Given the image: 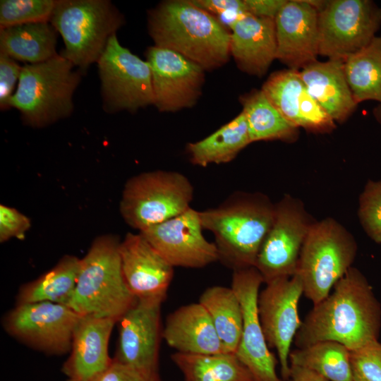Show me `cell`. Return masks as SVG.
I'll return each instance as SVG.
<instances>
[{"label":"cell","instance_id":"cell-1","mask_svg":"<svg viewBox=\"0 0 381 381\" xmlns=\"http://www.w3.org/2000/svg\"><path fill=\"white\" fill-rule=\"evenodd\" d=\"M381 305L365 276L351 267L332 291L314 304L296 333L297 349L332 341L355 350L378 340Z\"/></svg>","mask_w":381,"mask_h":381},{"label":"cell","instance_id":"cell-2","mask_svg":"<svg viewBox=\"0 0 381 381\" xmlns=\"http://www.w3.org/2000/svg\"><path fill=\"white\" fill-rule=\"evenodd\" d=\"M274 204L262 193L238 190L218 206L199 211L203 229L214 235L219 261L233 271L255 267Z\"/></svg>","mask_w":381,"mask_h":381},{"label":"cell","instance_id":"cell-3","mask_svg":"<svg viewBox=\"0 0 381 381\" xmlns=\"http://www.w3.org/2000/svg\"><path fill=\"white\" fill-rule=\"evenodd\" d=\"M155 45L173 50L210 71L229 59L231 33L192 0L163 1L148 14Z\"/></svg>","mask_w":381,"mask_h":381},{"label":"cell","instance_id":"cell-4","mask_svg":"<svg viewBox=\"0 0 381 381\" xmlns=\"http://www.w3.org/2000/svg\"><path fill=\"white\" fill-rule=\"evenodd\" d=\"M120 242L115 235L97 236L80 259L76 286L66 305L77 313L119 322L135 303L123 277Z\"/></svg>","mask_w":381,"mask_h":381},{"label":"cell","instance_id":"cell-5","mask_svg":"<svg viewBox=\"0 0 381 381\" xmlns=\"http://www.w3.org/2000/svg\"><path fill=\"white\" fill-rule=\"evenodd\" d=\"M74 67L60 54L44 62L24 65L11 108L18 109L25 123L35 128L68 116L82 75Z\"/></svg>","mask_w":381,"mask_h":381},{"label":"cell","instance_id":"cell-6","mask_svg":"<svg viewBox=\"0 0 381 381\" xmlns=\"http://www.w3.org/2000/svg\"><path fill=\"white\" fill-rule=\"evenodd\" d=\"M123 21L107 0H57L49 20L64 40L59 54L81 72L97 63Z\"/></svg>","mask_w":381,"mask_h":381},{"label":"cell","instance_id":"cell-7","mask_svg":"<svg viewBox=\"0 0 381 381\" xmlns=\"http://www.w3.org/2000/svg\"><path fill=\"white\" fill-rule=\"evenodd\" d=\"M357 250L354 236L337 220L325 217L315 221L303 242L296 273L303 294L313 305L327 296L353 267Z\"/></svg>","mask_w":381,"mask_h":381},{"label":"cell","instance_id":"cell-8","mask_svg":"<svg viewBox=\"0 0 381 381\" xmlns=\"http://www.w3.org/2000/svg\"><path fill=\"white\" fill-rule=\"evenodd\" d=\"M193 198V186L174 171L143 172L129 179L120 201V212L131 227L143 231L183 213Z\"/></svg>","mask_w":381,"mask_h":381},{"label":"cell","instance_id":"cell-9","mask_svg":"<svg viewBox=\"0 0 381 381\" xmlns=\"http://www.w3.org/2000/svg\"><path fill=\"white\" fill-rule=\"evenodd\" d=\"M318 25L319 55L344 62L377 36L381 8L370 0L327 1Z\"/></svg>","mask_w":381,"mask_h":381},{"label":"cell","instance_id":"cell-10","mask_svg":"<svg viewBox=\"0 0 381 381\" xmlns=\"http://www.w3.org/2000/svg\"><path fill=\"white\" fill-rule=\"evenodd\" d=\"M314 222L303 202L291 195L274 204L273 222L255 264L264 283L296 273L303 242Z\"/></svg>","mask_w":381,"mask_h":381},{"label":"cell","instance_id":"cell-11","mask_svg":"<svg viewBox=\"0 0 381 381\" xmlns=\"http://www.w3.org/2000/svg\"><path fill=\"white\" fill-rule=\"evenodd\" d=\"M97 65L104 111L133 112L154 104L148 63L121 45L116 34L109 40Z\"/></svg>","mask_w":381,"mask_h":381},{"label":"cell","instance_id":"cell-12","mask_svg":"<svg viewBox=\"0 0 381 381\" xmlns=\"http://www.w3.org/2000/svg\"><path fill=\"white\" fill-rule=\"evenodd\" d=\"M81 315L68 306L48 301L16 305L2 319L6 332L26 346L47 355L71 351Z\"/></svg>","mask_w":381,"mask_h":381},{"label":"cell","instance_id":"cell-13","mask_svg":"<svg viewBox=\"0 0 381 381\" xmlns=\"http://www.w3.org/2000/svg\"><path fill=\"white\" fill-rule=\"evenodd\" d=\"M265 284L258 298L259 317L269 347L277 351L282 379L288 380L291 346L302 323L298 313L302 282L295 274Z\"/></svg>","mask_w":381,"mask_h":381},{"label":"cell","instance_id":"cell-14","mask_svg":"<svg viewBox=\"0 0 381 381\" xmlns=\"http://www.w3.org/2000/svg\"><path fill=\"white\" fill-rule=\"evenodd\" d=\"M263 279L255 267L233 271L231 288L242 310V333L236 355L255 381H282L277 360L270 351L260 322L258 298Z\"/></svg>","mask_w":381,"mask_h":381},{"label":"cell","instance_id":"cell-15","mask_svg":"<svg viewBox=\"0 0 381 381\" xmlns=\"http://www.w3.org/2000/svg\"><path fill=\"white\" fill-rule=\"evenodd\" d=\"M203 230L199 211L189 207L139 233L174 267L202 268L219 259L214 243L205 238Z\"/></svg>","mask_w":381,"mask_h":381},{"label":"cell","instance_id":"cell-16","mask_svg":"<svg viewBox=\"0 0 381 381\" xmlns=\"http://www.w3.org/2000/svg\"><path fill=\"white\" fill-rule=\"evenodd\" d=\"M146 61L152 73L154 105L160 111H176L195 104L201 95L205 70L173 50L152 46Z\"/></svg>","mask_w":381,"mask_h":381},{"label":"cell","instance_id":"cell-17","mask_svg":"<svg viewBox=\"0 0 381 381\" xmlns=\"http://www.w3.org/2000/svg\"><path fill=\"white\" fill-rule=\"evenodd\" d=\"M163 301L159 298L137 299L119 320L114 360L145 372L158 373Z\"/></svg>","mask_w":381,"mask_h":381},{"label":"cell","instance_id":"cell-18","mask_svg":"<svg viewBox=\"0 0 381 381\" xmlns=\"http://www.w3.org/2000/svg\"><path fill=\"white\" fill-rule=\"evenodd\" d=\"M318 11L304 0H287L274 19L276 59L296 71L318 61Z\"/></svg>","mask_w":381,"mask_h":381},{"label":"cell","instance_id":"cell-19","mask_svg":"<svg viewBox=\"0 0 381 381\" xmlns=\"http://www.w3.org/2000/svg\"><path fill=\"white\" fill-rule=\"evenodd\" d=\"M119 254L126 283L137 299L163 301L174 277V267L140 234L127 233Z\"/></svg>","mask_w":381,"mask_h":381},{"label":"cell","instance_id":"cell-20","mask_svg":"<svg viewBox=\"0 0 381 381\" xmlns=\"http://www.w3.org/2000/svg\"><path fill=\"white\" fill-rule=\"evenodd\" d=\"M117 322L108 318L81 315L74 330L69 356L61 370L73 381H90L112 361L109 342Z\"/></svg>","mask_w":381,"mask_h":381},{"label":"cell","instance_id":"cell-21","mask_svg":"<svg viewBox=\"0 0 381 381\" xmlns=\"http://www.w3.org/2000/svg\"><path fill=\"white\" fill-rule=\"evenodd\" d=\"M230 54L238 67L262 77L277 56L274 19L247 14L231 28Z\"/></svg>","mask_w":381,"mask_h":381},{"label":"cell","instance_id":"cell-22","mask_svg":"<svg viewBox=\"0 0 381 381\" xmlns=\"http://www.w3.org/2000/svg\"><path fill=\"white\" fill-rule=\"evenodd\" d=\"M162 338L179 353H224L211 318L199 302L182 306L170 313L163 327Z\"/></svg>","mask_w":381,"mask_h":381},{"label":"cell","instance_id":"cell-23","mask_svg":"<svg viewBox=\"0 0 381 381\" xmlns=\"http://www.w3.org/2000/svg\"><path fill=\"white\" fill-rule=\"evenodd\" d=\"M299 75L308 93L336 123L345 122L356 109L358 104L347 82L343 61H316L301 68Z\"/></svg>","mask_w":381,"mask_h":381},{"label":"cell","instance_id":"cell-24","mask_svg":"<svg viewBox=\"0 0 381 381\" xmlns=\"http://www.w3.org/2000/svg\"><path fill=\"white\" fill-rule=\"evenodd\" d=\"M57 33L49 21L0 28V53L29 64L46 61L59 54Z\"/></svg>","mask_w":381,"mask_h":381},{"label":"cell","instance_id":"cell-25","mask_svg":"<svg viewBox=\"0 0 381 381\" xmlns=\"http://www.w3.org/2000/svg\"><path fill=\"white\" fill-rule=\"evenodd\" d=\"M250 143L246 119L241 111L207 137L188 143L186 150L192 164L206 167L230 162Z\"/></svg>","mask_w":381,"mask_h":381},{"label":"cell","instance_id":"cell-26","mask_svg":"<svg viewBox=\"0 0 381 381\" xmlns=\"http://www.w3.org/2000/svg\"><path fill=\"white\" fill-rule=\"evenodd\" d=\"M80 267V258L64 255L51 270L19 288L16 305L48 301L66 306L74 292Z\"/></svg>","mask_w":381,"mask_h":381},{"label":"cell","instance_id":"cell-27","mask_svg":"<svg viewBox=\"0 0 381 381\" xmlns=\"http://www.w3.org/2000/svg\"><path fill=\"white\" fill-rule=\"evenodd\" d=\"M251 143L280 140L292 143L299 129L289 123L270 103L262 90H253L240 97Z\"/></svg>","mask_w":381,"mask_h":381},{"label":"cell","instance_id":"cell-28","mask_svg":"<svg viewBox=\"0 0 381 381\" xmlns=\"http://www.w3.org/2000/svg\"><path fill=\"white\" fill-rule=\"evenodd\" d=\"M171 360L184 381H255L235 353L190 354L176 352Z\"/></svg>","mask_w":381,"mask_h":381},{"label":"cell","instance_id":"cell-29","mask_svg":"<svg viewBox=\"0 0 381 381\" xmlns=\"http://www.w3.org/2000/svg\"><path fill=\"white\" fill-rule=\"evenodd\" d=\"M199 303L207 311L224 353H236L241 337L243 315L231 287L213 286L201 294Z\"/></svg>","mask_w":381,"mask_h":381},{"label":"cell","instance_id":"cell-30","mask_svg":"<svg viewBox=\"0 0 381 381\" xmlns=\"http://www.w3.org/2000/svg\"><path fill=\"white\" fill-rule=\"evenodd\" d=\"M346 78L356 102L381 104V36L344 62Z\"/></svg>","mask_w":381,"mask_h":381},{"label":"cell","instance_id":"cell-31","mask_svg":"<svg viewBox=\"0 0 381 381\" xmlns=\"http://www.w3.org/2000/svg\"><path fill=\"white\" fill-rule=\"evenodd\" d=\"M289 364L310 369L329 381H353L350 351L332 341L296 349L289 354Z\"/></svg>","mask_w":381,"mask_h":381},{"label":"cell","instance_id":"cell-32","mask_svg":"<svg viewBox=\"0 0 381 381\" xmlns=\"http://www.w3.org/2000/svg\"><path fill=\"white\" fill-rule=\"evenodd\" d=\"M305 85L299 71L284 69L272 73L261 90L284 119L301 128L299 103Z\"/></svg>","mask_w":381,"mask_h":381},{"label":"cell","instance_id":"cell-33","mask_svg":"<svg viewBox=\"0 0 381 381\" xmlns=\"http://www.w3.org/2000/svg\"><path fill=\"white\" fill-rule=\"evenodd\" d=\"M57 0H1L0 28L49 21Z\"/></svg>","mask_w":381,"mask_h":381},{"label":"cell","instance_id":"cell-34","mask_svg":"<svg viewBox=\"0 0 381 381\" xmlns=\"http://www.w3.org/2000/svg\"><path fill=\"white\" fill-rule=\"evenodd\" d=\"M358 218L365 234L381 245V179H369L358 198Z\"/></svg>","mask_w":381,"mask_h":381},{"label":"cell","instance_id":"cell-35","mask_svg":"<svg viewBox=\"0 0 381 381\" xmlns=\"http://www.w3.org/2000/svg\"><path fill=\"white\" fill-rule=\"evenodd\" d=\"M353 381H381V342H370L350 351Z\"/></svg>","mask_w":381,"mask_h":381},{"label":"cell","instance_id":"cell-36","mask_svg":"<svg viewBox=\"0 0 381 381\" xmlns=\"http://www.w3.org/2000/svg\"><path fill=\"white\" fill-rule=\"evenodd\" d=\"M301 128L313 133H329L337 127L336 122L308 93L306 86L299 103Z\"/></svg>","mask_w":381,"mask_h":381},{"label":"cell","instance_id":"cell-37","mask_svg":"<svg viewBox=\"0 0 381 381\" xmlns=\"http://www.w3.org/2000/svg\"><path fill=\"white\" fill-rule=\"evenodd\" d=\"M30 219L14 207L0 205V242L20 238L30 228Z\"/></svg>","mask_w":381,"mask_h":381},{"label":"cell","instance_id":"cell-38","mask_svg":"<svg viewBox=\"0 0 381 381\" xmlns=\"http://www.w3.org/2000/svg\"><path fill=\"white\" fill-rule=\"evenodd\" d=\"M22 66L13 58L0 53V107L1 111L11 108L10 101L19 80Z\"/></svg>","mask_w":381,"mask_h":381},{"label":"cell","instance_id":"cell-39","mask_svg":"<svg viewBox=\"0 0 381 381\" xmlns=\"http://www.w3.org/2000/svg\"><path fill=\"white\" fill-rule=\"evenodd\" d=\"M90 381H162L159 373H147L114 360Z\"/></svg>","mask_w":381,"mask_h":381},{"label":"cell","instance_id":"cell-40","mask_svg":"<svg viewBox=\"0 0 381 381\" xmlns=\"http://www.w3.org/2000/svg\"><path fill=\"white\" fill-rule=\"evenodd\" d=\"M287 0H244L248 14L275 19Z\"/></svg>","mask_w":381,"mask_h":381},{"label":"cell","instance_id":"cell-41","mask_svg":"<svg viewBox=\"0 0 381 381\" xmlns=\"http://www.w3.org/2000/svg\"><path fill=\"white\" fill-rule=\"evenodd\" d=\"M192 1L213 16L227 11L248 13L244 0H192Z\"/></svg>","mask_w":381,"mask_h":381},{"label":"cell","instance_id":"cell-42","mask_svg":"<svg viewBox=\"0 0 381 381\" xmlns=\"http://www.w3.org/2000/svg\"><path fill=\"white\" fill-rule=\"evenodd\" d=\"M289 381H329L318 373L296 365L290 364Z\"/></svg>","mask_w":381,"mask_h":381},{"label":"cell","instance_id":"cell-43","mask_svg":"<svg viewBox=\"0 0 381 381\" xmlns=\"http://www.w3.org/2000/svg\"><path fill=\"white\" fill-rule=\"evenodd\" d=\"M373 114L376 121L381 126V104L373 109Z\"/></svg>","mask_w":381,"mask_h":381},{"label":"cell","instance_id":"cell-44","mask_svg":"<svg viewBox=\"0 0 381 381\" xmlns=\"http://www.w3.org/2000/svg\"><path fill=\"white\" fill-rule=\"evenodd\" d=\"M67 381H73V380H70V379H68V380H67Z\"/></svg>","mask_w":381,"mask_h":381}]
</instances>
